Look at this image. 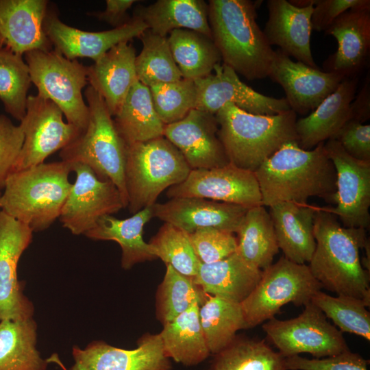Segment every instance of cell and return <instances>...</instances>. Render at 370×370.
<instances>
[{"label": "cell", "mask_w": 370, "mask_h": 370, "mask_svg": "<svg viewBox=\"0 0 370 370\" xmlns=\"http://www.w3.org/2000/svg\"><path fill=\"white\" fill-rule=\"evenodd\" d=\"M44 29L54 50L65 58H88L95 62L119 43L139 37L147 27L132 16L122 26L101 32H88L65 24L55 12L47 11Z\"/></svg>", "instance_id": "20"}, {"label": "cell", "mask_w": 370, "mask_h": 370, "mask_svg": "<svg viewBox=\"0 0 370 370\" xmlns=\"http://www.w3.org/2000/svg\"><path fill=\"white\" fill-rule=\"evenodd\" d=\"M259 1L210 0L212 39L223 64L248 80L269 77L275 51L256 22Z\"/></svg>", "instance_id": "3"}, {"label": "cell", "mask_w": 370, "mask_h": 370, "mask_svg": "<svg viewBox=\"0 0 370 370\" xmlns=\"http://www.w3.org/2000/svg\"><path fill=\"white\" fill-rule=\"evenodd\" d=\"M314 2L297 7L287 0L267 1L269 16L263 33L271 46L276 45L289 57L318 68L310 47Z\"/></svg>", "instance_id": "22"}, {"label": "cell", "mask_w": 370, "mask_h": 370, "mask_svg": "<svg viewBox=\"0 0 370 370\" xmlns=\"http://www.w3.org/2000/svg\"><path fill=\"white\" fill-rule=\"evenodd\" d=\"M171 54L183 78L195 80L212 73L221 60L212 39L186 29L173 30L167 37Z\"/></svg>", "instance_id": "36"}, {"label": "cell", "mask_w": 370, "mask_h": 370, "mask_svg": "<svg viewBox=\"0 0 370 370\" xmlns=\"http://www.w3.org/2000/svg\"><path fill=\"white\" fill-rule=\"evenodd\" d=\"M47 5L46 0H0L3 45L21 56L35 50H52L44 29Z\"/></svg>", "instance_id": "24"}, {"label": "cell", "mask_w": 370, "mask_h": 370, "mask_svg": "<svg viewBox=\"0 0 370 370\" xmlns=\"http://www.w3.org/2000/svg\"><path fill=\"white\" fill-rule=\"evenodd\" d=\"M152 217L153 206L125 219L106 215L84 235L92 240L113 241L119 243L122 250L121 267L129 269L137 263L156 258L149 244L143 237V227Z\"/></svg>", "instance_id": "30"}, {"label": "cell", "mask_w": 370, "mask_h": 370, "mask_svg": "<svg viewBox=\"0 0 370 370\" xmlns=\"http://www.w3.org/2000/svg\"><path fill=\"white\" fill-rule=\"evenodd\" d=\"M166 265V273L156 294V315L162 324L173 321L195 303L201 305L206 296L193 278Z\"/></svg>", "instance_id": "40"}, {"label": "cell", "mask_w": 370, "mask_h": 370, "mask_svg": "<svg viewBox=\"0 0 370 370\" xmlns=\"http://www.w3.org/2000/svg\"><path fill=\"white\" fill-rule=\"evenodd\" d=\"M370 118V78L366 76L363 86L350 104L349 120L364 123Z\"/></svg>", "instance_id": "50"}, {"label": "cell", "mask_w": 370, "mask_h": 370, "mask_svg": "<svg viewBox=\"0 0 370 370\" xmlns=\"http://www.w3.org/2000/svg\"><path fill=\"white\" fill-rule=\"evenodd\" d=\"M269 208L278 247L284 256L297 264L309 263L316 247L314 221L317 206L280 202Z\"/></svg>", "instance_id": "27"}, {"label": "cell", "mask_w": 370, "mask_h": 370, "mask_svg": "<svg viewBox=\"0 0 370 370\" xmlns=\"http://www.w3.org/2000/svg\"><path fill=\"white\" fill-rule=\"evenodd\" d=\"M198 303L163 324L159 333L166 356L185 366L196 365L210 355L199 317Z\"/></svg>", "instance_id": "32"}, {"label": "cell", "mask_w": 370, "mask_h": 370, "mask_svg": "<svg viewBox=\"0 0 370 370\" xmlns=\"http://www.w3.org/2000/svg\"><path fill=\"white\" fill-rule=\"evenodd\" d=\"M254 174L265 207L280 202L308 204V199L314 197L335 202L336 170L324 143L305 150L297 140L288 141Z\"/></svg>", "instance_id": "1"}, {"label": "cell", "mask_w": 370, "mask_h": 370, "mask_svg": "<svg viewBox=\"0 0 370 370\" xmlns=\"http://www.w3.org/2000/svg\"><path fill=\"white\" fill-rule=\"evenodd\" d=\"M358 160L370 162V125L349 120L332 138Z\"/></svg>", "instance_id": "47"}, {"label": "cell", "mask_w": 370, "mask_h": 370, "mask_svg": "<svg viewBox=\"0 0 370 370\" xmlns=\"http://www.w3.org/2000/svg\"><path fill=\"white\" fill-rule=\"evenodd\" d=\"M127 145L125 181L127 208L134 214L153 206L165 189L184 182L191 169L164 136Z\"/></svg>", "instance_id": "7"}, {"label": "cell", "mask_w": 370, "mask_h": 370, "mask_svg": "<svg viewBox=\"0 0 370 370\" xmlns=\"http://www.w3.org/2000/svg\"><path fill=\"white\" fill-rule=\"evenodd\" d=\"M188 235L194 251L202 264L221 260L236 251L237 238L234 233L206 227Z\"/></svg>", "instance_id": "44"}, {"label": "cell", "mask_w": 370, "mask_h": 370, "mask_svg": "<svg viewBox=\"0 0 370 370\" xmlns=\"http://www.w3.org/2000/svg\"><path fill=\"white\" fill-rule=\"evenodd\" d=\"M314 236L316 247L308 265L313 277L322 288L369 306V271L360 258V249L369 241L366 230L344 227L334 214L317 206Z\"/></svg>", "instance_id": "2"}, {"label": "cell", "mask_w": 370, "mask_h": 370, "mask_svg": "<svg viewBox=\"0 0 370 370\" xmlns=\"http://www.w3.org/2000/svg\"><path fill=\"white\" fill-rule=\"evenodd\" d=\"M218 129L215 115L193 109L182 120L165 125L163 136L177 148L191 169H212L230 163Z\"/></svg>", "instance_id": "19"}, {"label": "cell", "mask_w": 370, "mask_h": 370, "mask_svg": "<svg viewBox=\"0 0 370 370\" xmlns=\"http://www.w3.org/2000/svg\"><path fill=\"white\" fill-rule=\"evenodd\" d=\"M153 254L178 273L190 278L197 275L200 261L197 257L188 233L164 223L148 243Z\"/></svg>", "instance_id": "41"}, {"label": "cell", "mask_w": 370, "mask_h": 370, "mask_svg": "<svg viewBox=\"0 0 370 370\" xmlns=\"http://www.w3.org/2000/svg\"><path fill=\"white\" fill-rule=\"evenodd\" d=\"M71 370H171L159 334H146L138 347L125 349L102 341H94L84 349L74 345Z\"/></svg>", "instance_id": "17"}, {"label": "cell", "mask_w": 370, "mask_h": 370, "mask_svg": "<svg viewBox=\"0 0 370 370\" xmlns=\"http://www.w3.org/2000/svg\"><path fill=\"white\" fill-rule=\"evenodd\" d=\"M136 57L133 45L122 42L87 66L88 82L102 97L112 116L117 113L130 90L138 81Z\"/></svg>", "instance_id": "25"}, {"label": "cell", "mask_w": 370, "mask_h": 370, "mask_svg": "<svg viewBox=\"0 0 370 370\" xmlns=\"http://www.w3.org/2000/svg\"><path fill=\"white\" fill-rule=\"evenodd\" d=\"M24 141L22 126L0 114V190L12 173Z\"/></svg>", "instance_id": "46"}, {"label": "cell", "mask_w": 370, "mask_h": 370, "mask_svg": "<svg viewBox=\"0 0 370 370\" xmlns=\"http://www.w3.org/2000/svg\"><path fill=\"white\" fill-rule=\"evenodd\" d=\"M24 56L37 95L56 103L67 122L84 132L89 117L82 92L88 83L87 66L54 49L32 51Z\"/></svg>", "instance_id": "8"}, {"label": "cell", "mask_w": 370, "mask_h": 370, "mask_svg": "<svg viewBox=\"0 0 370 370\" xmlns=\"http://www.w3.org/2000/svg\"><path fill=\"white\" fill-rule=\"evenodd\" d=\"M138 2L135 0H107L104 11L90 13V15L105 21L112 26L118 27L128 23L132 17L127 14V11L133 4Z\"/></svg>", "instance_id": "49"}, {"label": "cell", "mask_w": 370, "mask_h": 370, "mask_svg": "<svg viewBox=\"0 0 370 370\" xmlns=\"http://www.w3.org/2000/svg\"><path fill=\"white\" fill-rule=\"evenodd\" d=\"M275 51L269 77L283 88L291 110L305 115L313 111L345 79L293 61L280 49Z\"/></svg>", "instance_id": "18"}, {"label": "cell", "mask_w": 370, "mask_h": 370, "mask_svg": "<svg viewBox=\"0 0 370 370\" xmlns=\"http://www.w3.org/2000/svg\"><path fill=\"white\" fill-rule=\"evenodd\" d=\"M199 317L207 346L214 355L227 347L238 330L248 328L241 303L208 293L199 306Z\"/></svg>", "instance_id": "35"}, {"label": "cell", "mask_w": 370, "mask_h": 370, "mask_svg": "<svg viewBox=\"0 0 370 370\" xmlns=\"http://www.w3.org/2000/svg\"><path fill=\"white\" fill-rule=\"evenodd\" d=\"M262 271L245 261L236 251L221 260L201 263L193 282L206 293L241 303L260 281Z\"/></svg>", "instance_id": "28"}, {"label": "cell", "mask_w": 370, "mask_h": 370, "mask_svg": "<svg viewBox=\"0 0 370 370\" xmlns=\"http://www.w3.org/2000/svg\"><path fill=\"white\" fill-rule=\"evenodd\" d=\"M349 10L370 11V1L314 0L310 19L312 30L325 32L340 15Z\"/></svg>", "instance_id": "48"}, {"label": "cell", "mask_w": 370, "mask_h": 370, "mask_svg": "<svg viewBox=\"0 0 370 370\" xmlns=\"http://www.w3.org/2000/svg\"><path fill=\"white\" fill-rule=\"evenodd\" d=\"M63 115L53 101L38 95L27 97L26 114L20 122L24 141L12 172L45 162L83 132L65 122Z\"/></svg>", "instance_id": "11"}, {"label": "cell", "mask_w": 370, "mask_h": 370, "mask_svg": "<svg viewBox=\"0 0 370 370\" xmlns=\"http://www.w3.org/2000/svg\"><path fill=\"white\" fill-rule=\"evenodd\" d=\"M1 190H0V197H1Z\"/></svg>", "instance_id": "52"}, {"label": "cell", "mask_w": 370, "mask_h": 370, "mask_svg": "<svg viewBox=\"0 0 370 370\" xmlns=\"http://www.w3.org/2000/svg\"><path fill=\"white\" fill-rule=\"evenodd\" d=\"M310 301L318 307L326 318L332 320L341 332L352 333L370 341L369 306L361 299L345 295L331 296L317 291Z\"/></svg>", "instance_id": "42"}, {"label": "cell", "mask_w": 370, "mask_h": 370, "mask_svg": "<svg viewBox=\"0 0 370 370\" xmlns=\"http://www.w3.org/2000/svg\"><path fill=\"white\" fill-rule=\"evenodd\" d=\"M2 46H3V42L2 38H1V37L0 36V47H2Z\"/></svg>", "instance_id": "51"}, {"label": "cell", "mask_w": 370, "mask_h": 370, "mask_svg": "<svg viewBox=\"0 0 370 370\" xmlns=\"http://www.w3.org/2000/svg\"><path fill=\"white\" fill-rule=\"evenodd\" d=\"M262 329L284 358L308 353L321 358L349 349L342 332L311 301L298 317L284 321L273 317Z\"/></svg>", "instance_id": "10"}, {"label": "cell", "mask_w": 370, "mask_h": 370, "mask_svg": "<svg viewBox=\"0 0 370 370\" xmlns=\"http://www.w3.org/2000/svg\"><path fill=\"white\" fill-rule=\"evenodd\" d=\"M149 90L155 110L164 125L182 120L196 108L197 90L193 80L182 78L152 86Z\"/></svg>", "instance_id": "43"}, {"label": "cell", "mask_w": 370, "mask_h": 370, "mask_svg": "<svg viewBox=\"0 0 370 370\" xmlns=\"http://www.w3.org/2000/svg\"><path fill=\"white\" fill-rule=\"evenodd\" d=\"M321 288L308 265L281 257L262 271L254 289L241 303L248 328L273 318L288 303L304 306Z\"/></svg>", "instance_id": "9"}, {"label": "cell", "mask_w": 370, "mask_h": 370, "mask_svg": "<svg viewBox=\"0 0 370 370\" xmlns=\"http://www.w3.org/2000/svg\"><path fill=\"white\" fill-rule=\"evenodd\" d=\"M166 196L204 198L247 208L262 205L254 172L230 162L221 167L191 169L184 182L168 188Z\"/></svg>", "instance_id": "14"}, {"label": "cell", "mask_w": 370, "mask_h": 370, "mask_svg": "<svg viewBox=\"0 0 370 370\" xmlns=\"http://www.w3.org/2000/svg\"><path fill=\"white\" fill-rule=\"evenodd\" d=\"M358 81L356 77L345 78L307 116L297 119L295 131L301 149L310 150L332 139L349 121L350 104L356 93Z\"/></svg>", "instance_id": "26"}, {"label": "cell", "mask_w": 370, "mask_h": 370, "mask_svg": "<svg viewBox=\"0 0 370 370\" xmlns=\"http://www.w3.org/2000/svg\"><path fill=\"white\" fill-rule=\"evenodd\" d=\"M336 170L335 208H323L343 226L367 230L370 225V162L354 158L334 139L324 143Z\"/></svg>", "instance_id": "13"}, {"label": "cell", "mask_w": 370, "mask_h": 370, "mask_svg": "<svg viewBox=\"0 0 370 370\" xmlns=\"http://www.w3.org/2000/svg\"><path fill=\"white\" fill-rule=\"evenodd\" d=\"M236 234V253L245 261L262 271L273 264L280 249L271 216L265 206L248 208Z\"/></svg>", "instance_id": "33"}, {"label": "cell", "mask_w": 370, "mask_h": 370, "mask_svg": "<svg viewBox=\"0 0 370 370\" xmlns=\"http://www.w3.org/2000/svg\"><path fill=\"white\" fill-rule=\"evenodd\" d=\"M338 43L336 51L323 62V71L354 78L367 63L370 49V11L349 10L325 31Z\"/></svg>", "instance_id": "23"}, {"label": "cell", "mask_w": 370, "mask_h": 370, "mask_svg": "<svg viewBox=\"0 0 370 370\" xmlns=\"http://www.w3.org/2000/svg\"><path fill=\"white\" fill-rule=\"evenodd\" d=\"M113 119L127 145L163 136L165 125L155 110L149 88L139 81L132 86Z\"/></svg>", "instance_id": "31"}, {"label": "cell", "mask_w": 370, "mask_h": 370, "mask_svg": "<svg viewBox=\"0 0 370 370\" xmlns=\"http://www.w3.org/2000/svg\"><path fill=\"white\" fill-rule=\"evenodd\" d=\"M369 363L360 354L349 349L336 355L309 359L295 355L285 357V370H367Z\"/></svg>", "instance_id": "45"}, {"label": "cell", "mask_w": 370, "mask_h": 370, "mask_svg": "<svg viewBox=\"0 0 370 370\" xmlns=\"http://www.w3.org/2000/svg\"><path fill=\"white\" fill-rule=\"evenodd\" d=\"M23 56L0 47V100L5 111L20 122L27 110V92L32 81Z\"/></svg>", "instance_id": "39"}, {"label": "cell", "mask_w": 370, "mask_h": 370, "mask_svg": "<svg viewBox=\"0 0 370 370\" xmlns=\"http://www.w3.org/2000/svg\"><path fill=\"white\" fill-rule=\"evenodd\" d=\"M138 38L143 49L135 60L138 81L149 88L183 78L171 54L167 37L156 35L147 29Z\"/></svg>", "instance_id": "38"}, {"label": "cell", "mask_w": 370, "mask_h": 370, "mask_svg": "<svg viewBox=\"0 0 370 370\" xmlns=\"http://www.w3.org/2000/svg\"><path fill=\"white\" fill-rule=\"evenodd\" d=\"M71 164L43 162L11 173L0 197V208L33 232L48 229L60 217L71 189Z\"/></svg>", "instance_id": "4"}, {"label": "cell", "mask_w": 370, "mask_h": 370, "mask_svg": "<svg viewBox=\"0 0 370 370\" xmlns=\"http://www.w3.org/2000/svg\"><path fill=\"white\" fill-rule=\"evenodd\" d=\"M218 136L229 162L255 172L284 143L297 140V114L292 110L274 114L248 113L225 103L216 114Z\"/></svg>", "instance_id": "5"}, {"label": "cell", "mask_w": 370, "mask_h": 370, "mask_svg": "<svg viewBox=\"0 0 370 370\" xmlns=\"http://www.w3.org/2000/svg\"><path fill=\"white\" fill-rule=\"evenodd\" d=\"M284 357L264 340L237 337L214 354L208 370H285Z\"/></svg>", "instance_id": "37"}, {"label": "cell", "mask_w": 370, "mask_h": 370, "mask_svg": "<svg viewBox=\"0 0 370 370\" xmlns=\"http://www.w3.org/2000/svg\"><path fill=\"white\" fill-rule=\"evenodd\" d=\"M213 71L194 80L197 90L195 109L215 115L225 103H231L254 114L274 115L291 110L285 98H274L256 91L223 63L215 65Z\"/></svg>", "instance_id": "15"}, {"label": "cell", "mask_w": 370, "mask_h": 370, "mask_svg": "<svg viewBox=\"0 0 370 370\" xmlns=\"http://www.w3.org/2000/svg\"><path fill=\"white\" fill-rule=\"evenodd\" d=\"M248 208L198 197H175L153 206V217L188 234L213 227L236 233Z\"/></svg>", "instance_id": "21"}, {"label": "cell", "mask_w": 370, "mask_h": 370, "mask_svg": "<svg viewBox=\"0 0 370 370\" xmlns=\"http://www.w3.org/2000/svg\"><path fill=\"white\" fill-rule=\"evenodd\" d=\"M84 95L89 110L87 127L60 150L61 160L84 164L99 179L110 180L118 188L125 208L127 207L125 181L127 145L102 97L90 86L86 88Z\"/></svg>", "instance_id": "6"}, {"label": "cell", "mask_w": 370, "mask_h": 370, "mask_svg": "<svg viewBox=\"0 0 370 370\" xmlns=\"http://www.w3.org/2000/svg\"><path fill=\"white\" fill-rule=\"evenodd\" d=\"M76 179L62 207L60 221L74 235L85 234L103 216L125 208L116 186L99 179L86 165L69 163Z\"/></svg>", "instance_id": "12"}, {"label": "cell", "mask_w": 370, "mask_h": 370, "mask_svg": "<svg viewBox=\"0 0 370 370\" xmlns=\"http://www.w3.org/2000/svg\"><path fill=\"white\" fill-rule=\"evenodd\" d=\"M32 238L27 225L0 210V321L33 318L34 305L17 276L19 259Z\"/></svg>", "instance_id": "16"}, {"label": "cell", "mask_w": 370, "mask_h": 370, "mask_svg": "<svg viewBox=\"0 0 370 370\" xmlns=\"http://www.w3.org/2000/svg\"><path fill=\"white\" fill-rule=\"evenodd\" d=\"M33 318L0 321V370H46L48 362L36 348Z\"/></svg>", "instance_id": "34"}, {"label": "cell", "mask_w": 370, "mask_h": 370, "mask_svg": "<svg viewBox=\"0 0 370 370\" xmlns=\"http://www.w3.org/2000/svg\"><path fill=\"white\" fill-rule=\"evenodd\" d=\"M208 8L203 0H158L147 6L137 5L132 16L162 37L174 29H186L212 38Z\"/></svg>", "instance_id": "29"}]
</instances>
